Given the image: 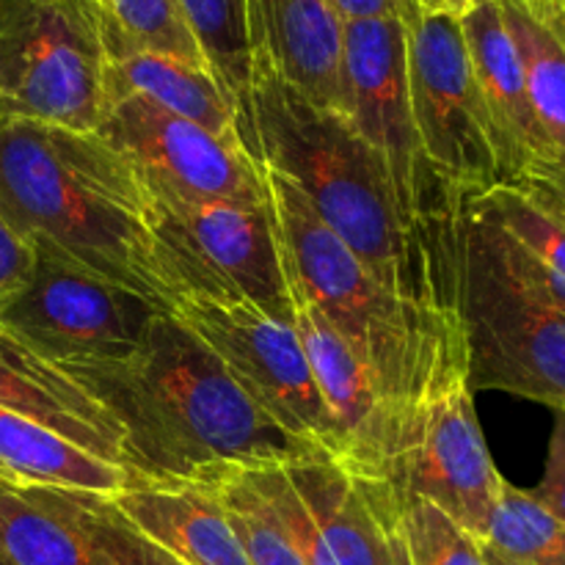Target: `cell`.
I'll return each mask as SVG.
<instances>
[{"instance_id": "35", "label": "cell", "mask_w": 565, "mask_h": 565, "mask_svg": "<svg viewBox=\"0 0 565 565\" xmlns=\"http://www.w3.org/2000/svg\"><path fill=\"white\" fill-rule=\"evenodd\" d=\"M524 191H527V188H524ZM530 193L541 196L544 202H550L552 207H557L565 215V185H561V188H539V191H530Z\"/></svg>"}, {"instance_id": "3", "label": "cell", "mask_w": 565, "mask_h": 565, "mask_svg": "<svg viewBox=\"0 0 565 565\" xmlns=\"http://www.w3.org/2000/svg\"><path fill=\"white\" fill-rule=\"evenodd\" d=\"M0 215L44 248L174 315L152 232V196L94 130L0 119Z\"/></svg>"}, {"instance_id": "28", "label": "cell", "mask_w": 565, "mask_h": 565, "mask_svg": "<svg viewBox=\"0 0 565 565\" xmlns=\"http://www.w3.org/2000/svg\"><path fill=\"white\" fill-rule=\"evenodd\" d=\"M28 489L36 491L47 505H53L55 511L72 519L114 565H185L166 550H160L147 535L138 533L116 511L110 497L83 494V491L36 489V486H28Z\"/></svg>"}, {"instance_id": "25", "label": "cell", "mask_w": 565, "mask_h": 565, "mask_svg": "<svg viewBox=\"0 0 565 565\" xmlns=\"http://www.w3.org/2000/svg\"><path fill=\"white\" fill-rule=\"evenodd\" d=\"M103 28L108 58L154 53L207 66L180 0H88Z\"/></svg>"}, {"instance_id": "6", "label": "cell", "mask_w": 565, "mask_h": 565, "mask_svg": "<svg viewBox=\"0 0 565 565\" xmlns=\"http://www.w3.org/2000/svg\"><path fill=\"white\" fill-rule=\"evenodd\" d=\"M345 116L384 158L408 226L439 252L461 246L467 199L441 182L419 147L408 92L403 20H362L342 25Z\"/></svg>"}, {"instance_id": "20", "label": "cell", "mask_w": 565, "mask_h": 565, "mask_svg": "<svg viewBox=\"0 0 565 565\" xmlns=\"http://www.w3.org/2000/svg\"><path fill=\"white\" fill-rule=\"evenodd\" d=\"M0 480L114 497L130 483L132 475L121 463L94 456L36 419L0 408Z\"/></svg>"}, {"instance_id": "12", "label": "cell", "mask_w": 565, "mask_h": 565, "mask_svg": "<svg viewBox=\"0 0 565 565\" xmlns=\"http://www.w3.org/2000/svg\"><path fill=\"white\" fill-rule=\"evenodd\" d=\"M33 252L31 279L0 303V323L53 364L132 356L160 309L58 254Z\"/></svg>"}, {"instance_id": "1", "label": "cell", "mask_w": 565, "mask_h": 565, "mask_svg": "<svg viewBox=\"0 0 565 565\" xmlns=\"http://www.w3.org/2000/svg\"><path fill=\"white\" fill-rule=\"evenodd\" d=\"M58 367L116 419L132 478L213 486L320 452L279 428L171 312L149 323L132 356Z\"/></svg>"}, {"instance_id": "26", "label": "cell", "mask_w": 565, "mask_h": 565, "mask_svg": "<svg viewBox=\"0 0 565 565\" xmlns=\"http://www.w3.org/2000/svg\"><path fill=\"white\" fill-rule=\"evenodd\" d=\"M467 207L494 224L524 257L565 285V215L535 193L494 185L469 199Z\"/></svg>"}, {"instance_id": "29", "label": "cell", "mask_w": 565, "mask_h": 565, "mask_svg": "<svg viewBox=\"0 0 565 565\" xmlns=\"http://www.w3.org/2000/svg\"><path fill=\"white\" fill-rule=\"evenodd\" d=\"M226 519L252 565H307L287 535L268 497L257 489L248 469H237L213 483Z\"/></svg>"}, {"instance_id": "30", "label": "cell", "mask_w": 565, "mask_h": 565, "mask_svg": "<svg viewBox=\"0 0 565 565\" xmlns=\"http://www.w3.org/2000/svg\"><path fill=\"white\" fill-rule=\"evenodd\" d=\"M406 565H489L483 544L423 497L401 500Z\"/></svg>"}, {"instance_id": "34", "label": "cell", "mask_w": 565, "mask_h": 565, "mask_svg": "<svg viewBox=\"0 0 565 565\" xmlns=\"http://www.w3.org/2000/svg\"><path fill=\"white\" fill-rule=\"evenodd\" d=\"M425 11H445V14L461 17L469 11V0H417Z\"/></svg>"}, {"instance_id": "7", "label": "cell", "mask_w": 565, "mask_h": 565, "mask_svg": "<svg viewBox=\"0 0 565 565\" xmlns=\"http://www.w3.org/2000/svg\"><path fill=\"white\" fill-rule=\"evenodd\" d=\"M105 70L88 0H0V119L97 130Z\"/></svg>"}, {"instance_id": "19", "label": "cell", "mask_w": 565, "mask_h": 565, "mask_svg": "<svg viewBox=\"0 0 565 565\" xmlns=\"http://www.w3.org/2000/svg\"><path fill=\"white\" fill-rule=\"evenodd\" d=\"M141 535L185 565H252L213 486L132 478L110 497Z\"/></svg>"}, {"instance_id": "37", "label": "cell", "mask_w": 565, "mask_h": 565, "mask_svg": "<svg viewBox=\"0 0 565 565\" xmlns=\"http://www.w3.org/2000/svg\"><path fill=\"white\" fill-rule=\"evenodd\" d=\"M519 3H524V6H527V9H535V11L565 9V0H519Z\"/></svg>"}, {"instance_id": "18", "label": "cell", "mask_w": 565, "mask_h": 565, "mask_svg": "<svg viewBox=\"0 0 565 565\" xmlns=\"http://www.w3.org/2000/svg\"><path fill=\"white\" fill-rule=\"evenodd\" d=\"M0 408L25 414L94 456L125 467L116 419L77 386L58 364L47 362L0 323Z\"/></svg>"}, {"instance_id": "24", "label": "cell", "mask_w": 565, "mask_h": 565, "mask_svg": "<svg viewBox=\"0 0 565 565\" xmlns=\"http://www.w3.org/2000/svg\"><path fill=\"white\" fill-rule=\"evenodd\" d=\"M180 6L210 75L218 81V86L241 114L243 138L252 152L248 94H252L254 81V42L248 0H180Z\"/></svg>"}, {"instance_id": "14", "label": "cell", "mask_w": 565, "mask_h": 565, "mask_svg": "<svg viewBox=\"0 0 565 565\" xmlns=\"http://www.w3.org/2000/svg\"><path fill=\"white\" fill-rule=\"evenodd\" d=\"M290 296L292 326L334 430V461L359 478L379 480L392 489L401 456V414L390 406L367 364L320 309L292 285Z\"/></svg>"}, {"instance_id": "31", "label": "cell", "mask_w": 565, "mask_h": 565, "mask_svg": "<svg viewBox=\"0 0 565 565\" xmlns=\"http://www.w3.org/2000/svg\"><path fill=\"white\" fill-rule=\"evenodd\" d=\"M36 252L22 235H17L14 226L0 215V303L9 301L17 290H22L33 274Z\"/></svg>"}, {"instance_id": "2", "label": "cell", "mask_w": 565, "mask_h": 565, "mask_svg": "<svg viewBox=\"0 0 565 565\" xmlns=\"http://www.w3.org/2000/svg\"><path fill=\"white\" fill-rule=\"evenodd\" d=\"M248 136L254 158L290 180L381 285L445 323H461V246L439 252L419 241L384 158L345 114L318 108L257 58Z\"/></svg>"}, {"instance_id": "17", "label": "cell", "mask_w": 565, "mask_h": 565, "mask_svg": "<svg viewBox=\"0 0 565 565\" xmlns=\"http://www.w3.org/2000/svg\"><path fill=\"white\" fill-rule=\"evenodd\" d=\"M254 61L318 108L345 114L342 20L329 0H248Z\"/></svg>"}, {"instance_id": "9", "label": "cell", "mask_w": 565, "mask_h": 565, "mask_svg": "<svg viewBox=\"0 0 565 565\" xmlns=\"http://www.w3.org/2000/svg\"><path fill=\"white\" fill-rule=\"evenodd\" d=\"M505 478L497 472L480 430L467 353L430 370L403 423L395 494L423 497L483 541Z\"/></svg>"}, {"instance_id": "13", "label": "cell", "mask_w": 565, "mask_h": 565, "mask_svg": "<svg viewBox=\"0 0 565 565\" xmlns=\"http://www.w3.org/2000/svg\"><path fill=\"white\" fill-rule=\"evenodd\" d=\"M174 315L279 428L334 458V430L296 326L268 318L248 303L207 298H180Z\"/></svg>"}, {"instance_id": "8", "label": "cell", "mask_w": 565, "mask_h": 565, "mask_svg": "<svg viewBox=\"0 0 565 565\" xmlns=\"http://www.w3.org/2000/svg\"><path fill=\"white\" fill-rule=\"evenodd\" d=\"M152 232L177 301L248 303L292 323L290 279L270 199L265 204H191L152 196Z\"/></svg>"}, {"instance_id": "4", "label": "cell", "mask_w": 565, "mask_h": 565, "mask_svg": "<svg viewBox=\"0 0 565 565\" xmlns=\"http://www.w3.org/2000/svg\"><path fill=\"white\" fill-rule=\"evenodd\" d=\"M263 171L287 279L345 337L406 423L430 370L452 353H467L461 323H445L395 296L318 218L290 180L268 166Z\"/></svg>"}, {"instance_id": "32", "label": "cell", "mask_w": 565, "mask_h": 565, "mask_svg": "<svg viewBox=\"0 0 565 565\" xmlns=\"http://www.w3.org/2000/svg\"><path fill=\"white\" fill-rule=\"evenodd\" d=\"M555 428H552L550 450H546V467L541 483L533 489V497L565 524V408L555 412Z\"/></svg>"}, {"instance_id": "11", "label": "cell", "mask_w": 565, "mask_h": 565, "mask_svg": "<svg viewBox=\"0 0 565 565\" xmlns=\"http://www.w3.org/2000/svg\"><path fill=\"white\" fill-rule=\"evenodd\" d=\"M94 132L132 166L154 199L191 204L270 199L263 163L241 141L215 136L138 94H108Z\"/></svg>"}, {"instance_id": "5", "label": "cell", "mask_w": 565, "mask_h": 565, "mask_svg": "<svg viewBox=\"0 0 565 565\" xmlns=\"http://www.w3.org/2000/svg\"><path fill=\"white\" fill-rule=\"evenodd\" d=\"M458 320L472 392L565 408V285L463 207Z\"/></svg>"}, {"instance_id": "10", "label": "cell", "mask_w": 565, "mask_h": 565, "mask_svg": "<svg viewBox=\"0 0 565 565\" xmlns=\"http://www.w3.org/2000/svg\"><path fill=\"white\" fill-rule=\"evenodd\" d=\"M403 25L419 147L436 177L469 202L500 185V166L461 20L414 6Z\"/></svg>"}, {"instance_id": "27", "label": "cell", "mask_w": 565, "mask_h": 565, "mask_svg": "<svg viewBox=\"0 0 565 565\" xmlns=\"http://www.w3.org/2000/svg\"><path fill=\"white\" fill-rule=\"evenodd\" d=\"M483 544L524 565H565V524L533 497L505 480Z\"/></svg>"}, {"instance_id": "36", "label": "cell", "mask_w": 565, "mask_h": 565, "mask_svg": "<svg viewBox=\"0 0 565 565\" xmlns=\"http://www.w3.org/2000/svg\"><path fill=\"white\" fill-rule=\"evenodd\" d=\"M480 544H483V541H480ZM483 555H486V563H489V565H524V563L511 561V557H505L502 552L491 550L489 544H483Z\"/></svg>"}, {"instance_id": "39", "label": "cell", "mask_w": 565, "mask_h": 565, "mask_svg": "<svg viewBox=\"0 0 565 565\" xmlns=\"http://www.w3.org/2000/svg\"><path fill=\"white\" fill-rule=\"evenodd\" d=\"M480 3H489V0H469V9H472V6H480Z\"/></svg>"}, {"instance_id": "21", "label": "cell", "mask_w": 565, "mask_h": 565, "mask_svg": "<svg viewBox=\"0 0 565 565\" xmlns=\"http://www.w3.org/2000/svg\"><path fill=\"white\" fill-rule=\"evenodd\" d=\"M116 92L138 94V97L160 105L169 114L196 121V125L207 127L215 136L241 141L246 147L241 114L230 103L218 81L210 75L207 66H196L188 64V61L154 53L108 58L105 99H108V94Z\"/></svg>"}, {"instance_id": "15", "label": "cell", "mask_w": 565, "mask_h": 565, "mask_svg": "<svg viewBox=\"0 0 565 565\" xmlns=\"http://www.w3.org/2000/svg\"><path fill=\"white\" fill-rule=\"evenodd\" d=\"M458 20L467 39L480 99L489 116L491 141H494L497 166H500V185H555L557 166L535 121L522 58H519L500 3L489 0V3L472 6Z\"/></svg>"}, {"instance_id": "38", "label": "cell", "mask_w": 565, "mask_h": 565, "mask_svg": "<svg viewBox=\"0 0 565 565\" xmlns=\"http://www.w3.org/2000/svg\"><path fill=\"white\" fill-rule=\"evenodd\" d=\"M0 565H11L9 557H6V552H3V544H0Z\"/></svg>"}, {"instance_id": "23", "label": "cell", "mask_w": 565, "mask_h": 565, "mask_svg": "<svg viewBox=\"0 0 565 565\" xmlns=\"http://www.w3.org/2000/svg\"><path fill=\"white\" fill-rule=\"evenodd\" d=\"M0 544L11 565H114L72 519L28 486L0 480Z\"/></svg>"}, {"instance_id": "16", "label": "cell", "mask_w": 565, "mask_h": 565, "mask_svg": "<svg viewBox=\"0 0 565 565\" xmlns=\"http://www.w3.org/2000/svg\"><path fill=\"white\" fill-rule=\"evenodd\" d=\"M285 472L312 516L329 565H406L401 497L390 486L348 472L326 452L285 463Z\"/></svg>"}, {"instance_id": "22", "label": "cell", "mask_w": 565, "mask_h": 565, "mask_svg": "<svg viewBox=\"0 0 565 565\" xmlns=\"http://www.w3.org/2000/svg\"><path fill=\"white\" fill-rule=\"evenodd\" d=\"M497 3L522 58L535 121L557 166V182L546 188H561L565 185V9L535 11L519 0Z\"/></svg>"}, {"instance_id": "33", "label": "cell", "mask_w": 565, "mask_h": 565, "mask_svg": "<svg viewBox=\"0 0 565 565\" xmlns=\"http://www.w3.org/2000/svg\"><path fill=\"white\" fill-rule=\"evenodd\" d=\"M334 14L345 22L362 20H403L417 0H329Z\"/></svg>"}]
</instances>
